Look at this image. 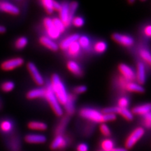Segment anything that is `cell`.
<instances>
[{
    "label": "cell",
    "instance_id": "6da1fadb",
    "mask_svg": "<svg viewBox=\"0 0 151 151\" xmlns=\"http://www.w3.org/2000/svg\"><path fill=\"white\" fill-rule=\"evenodd\" d=\"M50 84L55 95L56 96L60 104L65 106L67 101L69 94H67L65 85L61 81L59 76L56 73L52 74L50 78Z\"/></svg>",
    "mask_w": 151,
    "mask_h": 151
},
{
    "label": "cell",
    "instance_id": "7a4b0ae2",
    "mask_svg": "<svg viewBox=\"0 0 151 151\" xmlns=\"http://www.w3.org/2000/svg\"><path fill=\"white\" fill-rule=\"evenodd\" d=\"M46 97L45 99H46L47 102L50 105V108L52 109L55 114L57 116L61 117L63 116V109H62L61 104H60L59 101L57 99L56 96L55 95L53 91H52L51 86H50V83L46 84Z\"/></svg>",
    "mask_w": 151,
    "mask_h": 151
},
{
    "label": "cell",
    "instance_id": "3957f363",
    "mask_svg": "<svg viewBox=\"0 0 151 151\" xmlns=\"http://www.w3.org/2000/svg\"><path fill=\"white\" fill-rule=\"evenodd\" d=\"M80 116L94 122H103V114L93 109L83 108L80 111Z\"/></svg>",
    "mask_w": 151,
    "mask_h": 151
},
{
    "label": "cell",
    "instance_id": "277c9868",
    "mask_svg": "<svg viewBox=\"0 0 151 151\" xmlns=\"http://www.w3.org/2000/svg\"><path fill=\"white\" fill-rule=\"evenodd\" d=\"M24 64V60L22 58H14L4 60L0 65L1 70L4 71H10L19 68Z\"/></svg>",
    "mask_w": 151,
    "mask_h": 151
},
{
    "label": "cell",
    "instance_id": "5b68a950",
    "mask_svg": "<svg viewBox=\"0 0 151 151\" xmlns=\"http://www.w3.org/2000/svg\"><path fill=\"white\" fill-rule=\"evenodd\" d=\"M43 24L45 29H46L47 35H48L47 37L51 39L52 40L58 39L60 37V32L55 27L52 18H48V17L45 18L43 20Z\"/></svg>",
    "mask_w": 151,
    "mask_h": 151
},
{
    "label": "cell",
    "instance_id": "8992f818",
    "mask_svg": "<svg viewBox=\"0 0 151 151\" xmlns=\"http://www.w3.org/2000/svg\"><path fill=\"white\" fill-rule=\"evenodd\" d=\"M145 130L142 127H137L130 134L125 141L126 149L132 148L144 134Z\"/></svg>",
    "mask_w": 151,
    "mask_h": 151
},
{
    "label": "cell",
    "instance_id": "52a82bcc",
    "mask_svg": "<svg viewBox=\"0 0 151 151\" xmlns=\"http://www.w3.org/2000/svg\"><path fill=\"white\" fill-rule=\"evenodd\" d=\"M27 68L28 71L29 72L30 76H31L33 81H35V83L37 86H42L43 85H44L45 81L43 79V77L41 74V73L39 72V71L38 70L37 66L33 62H28L27 64Z\"/></svg>",
    "mask_w": 151,
    "mask_h": 151
},
{
    "label": "cell",
    "instance_id": "ba28073f",
    "mask_svg": "<svg viewBox=\"0 0 151 151\" xmlns=\"http://www.w3.org/2000/svg\"><path fill=\"white\" fill-rule=\"evenodd\" d=\"M68 141L64 135L55 136L50 143V148L52 150H62L67 146Z\"/></svg>",
    "mask_w": 151,
    "mask_h": 151
},
{
    "label": "cell",
    "instance_id": "9c48e42d",
    "mask_svg": "<svg viewBox=\"0 0 151 151\" xmlns=\"http://www.w3.org/2000/svg\"><path fill=\"white\" fill-rule=\"evenodd\" d=\"M0 11L12 16H18L20 13V9L18 6L6 1H0Z\"/></svg>",
    "mask_w": 151,
    "mask_h": 151
},
{
    "label": "cell",
    "instance_id": "30bf717a",
    "mask_svg": "<svg viewBox=\"0 0 151 151\" xmlns=\"http://www.w3.org/2000/svg\"><path fill=\"white\" fill-rule=\"evenodd\" d=\"M118 69L122 76L128 82H132L136 78V74L131 67L124 64H120L118 66Z\"/></svg>",
    "mask_w": 151,
    "mask_h": 151
},
{
    "label": "cell",
    "instance_id": "8fae6325",
    "mask_svg": "<svg viewBox=\"0 0 151 151\" xmlns=\"http://www.w3.org/2000/svg\"><path fill=\"white\" fill-rule=\"evenodd\" d=\"M120 85L123 87L125 90L129 92H137V93H143L144 92L145 90L141 85L136 83L133 82H128L125 79H121L120 80Z\"/></svg>",
    "mask_w": 151,
    "mask_h": 151
},
{
    "label": "cell",
    "instance_id": "7c38bea8",
    "mask_svg": "<svg viewBox=\"0 0 151 151\" xmlns=\"http://www.w3.org/2000/svg\"><path fill=\"white\" fill-rule=\"evenodd\" d=\"M46 88H38L30 90L26 94V97L29 100L37 99H45L46 97Z\"/></svg>",
    "mask_w": 151,
    "mask_h": 151
},
{
    "label": "cell",
    "instance_id": "4fadbf2b",
    "mask_svg": "<svg viewBox=\"0 0 151 151\" xmlns=\"http://www.w3.org/2000/svg\"><path fill=\"white\" fill-rule=\"evenodd\" d=\"M24 140L29 144H41L46 142L47 139L44 135L40 134H29L24 137Z\"/></svg>",
    "mask_w": 151,
    "mask_h": 151
},
{
    "label": "cell",
    "instance_id": "5bb4252c",
    "mask_svg": "<svg viewBox=\"0 0 151 151\" xmlns=\"http://www.w3.org/2000/svg\"><path fill=\"white\" fill-rule=\"evenodd\" d=\"M39 42L41 46L45 47L48 50H51V51L56 52L59 49V46L53 40H52L51 39H50L47 36H41L39 38Z\"/></svg>",
    "mask_w": 151,
    "mask_h": 151
},
{
    "label": "cell",
    "instance_id": "9a60e30c",
    "mask_svg": "<svg viewBox=\"0 0 151 151\" xmlns=\"http://www.w3.org/2000/svg\"><path fill=\"white\" fill-rule=\"evenodd\" d=\"M112 38L116 42L120 43L124 46H131L134 43V39L127 35L115 33L112 35Z\"/></svg>",
    "mask_w": 151,
    "mask_h": 151
},
{
    "label": "cell",
    "instance_id": "2e32d148",
    "mask_svg": "<svg viewBox=\"0 0 151 151\" xmlns=\"http://www.w3.org/2000/svg\"><path fill=\"white\" fill-rule=\"evenodd\" d=\"M62 4L61 10L59 12L60 19L62 20V22L65 24L66 27H69L70 24L69 22V4L67 2H63Z\"/></svg>",
    "mask_w": 151,
    "mask_h": 151
},
{
    "label": "cell",
    "instance_id": "e0dca14e",
    "mask_svg": "<svg viewBox=\"0 0 151 151\" xmlns=\"http://www.w3.org/2000/svg\"><path fill=\"white\" fill-rule=\"evenodd\" d=\"M136 79L141 86L146 81V69H145L144 64L139 62L137 64V73H136Z\"/></svg>",
    "mask_w": 151,
    "mask_h": 151
},
{
    "label": "cell",
    "instance_id": "ac0fdd59",
    "mask_svg": "<svg viewBox=\"0 0 151 151\" xmlns=\"http://www.w3.org/2000/svg\"><path fill=\"white\" fill-rule=\"evenodd\" d=\"M79 37H80V36L77 35V34L69 36V37H67L66 39H64L63 41H62L61 42H60L59 48L61 49V50H65V51L72 43L76 42V41H78Z\"/></svg>",
    "mask_w": 151,
    "mask_h": 151
},
{
    "label": "cell",
    "instance_id": "d6986e66",
    "mask_svg": "<svg viewBox=\"0 0 151 151\" xmlns=\"http://www.w3.org/2000/svg\"><path fill=\"white\" fill-rule=\"evenodd\" d=\"M14 129V124L9 119L0 120V132L3 134H10Z\"/></svg>",
    "mask_w": 151,
    "mask_h": 151
},
{
    "label": "cell",
    "instance_id": "ffe728a7",
    "mask_svg": "<svg viewBox=\"0 0 151 151\" xmlns=\"http://www.w3.org/2000/svg\"><path fill=\"white\" fill-rule=\"evenodd\" d=\"M76 100V95L75 94H70L68 95V99L66 104H65V109L67 113V116H71L74 113L75 107H74V102Z\"/></svg>",
    "mask_w": 151,
    "mask_h": 151
},
{
    "label": "cell",
    "instance_id": "44dd1931",
    "mask_svg": "<svg viewBox=\"0 0 151 151\" xmlns=\"http://www.w3.org/2000/svg\"><path fill=\"white\" fill-rule=\"evenodd\" d=\"M67 67L68 70L76 76H81L83 75L82 69H81L80 65L76 62L70 60L67 62Z\"/></svg>",
    "mask_w": 151,
    "mask_h": 151
},
{
    "label": "cell",
    "instance_id": "7402d4cb",
    "mask_svg": "<svg viewBox=\"0 0 151 151\" xmlns=\"http://www.w3.org/2000/svg\"><path fill=\"white\" fill-rule=\"evenodd\" d=\"M69 117L68 116H64L63 118H62V120H60V123L58 124L55 129V134L56 136L58 135H63L64 132L65 131L66 127H67V125L69 122Z\"/></svg>",
    "mask_w": 151,
    "mask_h": 151
},
{
    "label": "cell",
    "instance_id": "603a6c76",
    "mask_svg": "<svg viewBox=\"0 0 151 151\" xmlns=\"http://www.w3.org/2000/svg\"><path fill=\"white\" fill-rule=\"evenodd\" d=\"M27 127L29 129L35 130V131H46L48 129V125L43 122L33 120L28 122Z\"/></svg>",
    "mask_w": 151,
    "mask_h": 151
},
{
    "label": "cell",
    "instance_id": "cb8c5ba5",
    "mask_svg": "<svg viewBox=\"0 0 151 151\" xmlns=\"http://www.w3.org/2000/svg\"><path fill=\"white\" fill-rule=\"evenodd\" d=\"M151 112V103L145 104L140 106H137L132 109V113L137 115H145Z\"/></svg>",
    "mask_w": 151,
    "mask_h": 151
},
{
    "label": "cell",
    "instance_id": "d4e9b609",
    "mask_svg": "<svg viewBox=\"0 0 151 151\" xmlns=\"http://www.w3.org/2000/svg\"><path fill=\"white\" fill-rule=\"evenodd\" d=\"M9 146L11 151H19L20 148V142L18 136L14 135L9 139Z\"/></svg>",
    "mask_w": 151,
    "mask_h": 151
},
{
    "label": "cell",
    "instance_id": "484cf974",
    "mask_svg": "<svg viewBox=\"0 0 151 151\" xmlns=\"http://www.w3.org/2000/svg\"><path fill=\"white\" fill-rule=\"evenodd\" d=\"M80 50H81L80 45H79L78 41H76V42L72 43V44H71V46L67 48V51L69 55H70L71 57H76L79 54Z\"/></svg>",
    "mask_w": 151,
    "mask_h": 151
},
{
    "label": "cell",
    "instance_id": "4316f807",
    "mask_svg": "<svg viewBox=\"0 0 151 151\" xmlns=\"http://www.w3.org/2000/svg\"><path fill=\"white\" fill-rule=\"evenodd\" d=\"M28 43V39L25 37H20L18 38L15 41L14 46L17 50H22L27 46Z\"/></svg>",
    "mask_w": 151,
    "mask_h": 151
},
{
    "label": "cell",
    "instance_id": "83f0119b",
    "mask_svg": "<svg viewBox=\"0 0 151 151\" xmlns=\"http://www.w3.org/2000/svg\"><path fill=\"white\" fill-rule=\"evenodd\" d=\"M41 5L45 9L47 14L50 15L53 13V1L52 0H42L41 1Z\"/></svg>",
    "mask_w": 151,
    "mask_h": 151
},
{
    "label": "cell",
    "instance_id": "f1b7e54d",
    "mask_svg": "<svg viewBox=\"0 0 151 151\" xmlns=\"http://www.w3.org/2000/svg\"><path fill=\"white\" fill-rule=\"evenodd\" d=\"M1 90L4 92H10L15 88V83L13 81H7L3 82L0 86Z\"/></svg>",
    "mask_w": 151,
    "mask_h": 151
},
{
    "label": "cell",
    "instance_id": "f546056e",
    "mask_svg": "<svg viewBox=\"0 0 151 151\" xmlns=\"http://www.w3.org/2000/svg\"><path fill=\"white\" fill-rule=\"evenodd\" d=\"M114 146V142H113V140H111L110 139H104V140L101 143V150L103 151H109L112 150V149L115 148Z\"/></svg>",
    "mask_w": 151,
    "mask_h": 151
},
{
    "label": "cell",
    "instance_id": "4dcf8cb0",
    "mask_svg": "<svg viewBox=\"0 0 151 151\" xmlns=\"http://www.w3.org/2000/svg\"><path fill=\"white\" fill-rule=\"evenodd\" d=\"M78 7V4L76 1H73L69 4V24L72 23V20L74 17V14L76 11V9Z\"/></svg>",
    "mask_w": 151,
    "mask_h": 151
},
{
    "label": "cell",
    "instance_id": "1f68e13d",
    "mask_svg": "<svg viewBox=\"0 0 151 151\" xmlns=\"http://www.w3.org/2000/svg\"><path fill=\"white\" fill-rule=\"evenodd\" d=\"M120 115L126 119V120H128V121H131V120H133L134 117H133V114L131 111H129L127 109H122V108H119L118 106V113Z\"/></svg>",
    "mask_w": 151,
    "mask_h": 151
},
{
    "label": "cell",
    "instance_id": "d6a6232c",
    "mask_svg": "<svg viewBox=\"0 0 151 151\" xmlns=\"http://www.w3.org/2000/svg\"><path fill=\"white\" fill-rule=\"evenodd\" d=\"M52 22H53L55 27H56V29L60 32V34L63 33L66 29V26L65 24L62 22V20H60L59 18H52Z\"/></svg>",
    "mask_w": 151,
    "mask_h": 151
},
{
    "label": "cell",
    "instance_id": "836d02e7",
    "mask_svg": "<svg viewBox=\"0 0 151 151\" xmlns=\"http://www.w3.org/2000/svg\"><path fill=\"white\" fill-rule=\"evenodd\" d=\"M140 54L141 58L146 62L147 64H148L149 65L151 66V53L146 49H142L140 50Z\"/></svg>",
    "mask_w": 151,
    "mask_h": 151
},
{
    "label": "cell",
    "instance_id": "e575fe53",
    "mask_svg": "<svg viewBox=\"0 0 151 151\" xmlns=\"http://www.w3.org/2000/svg\"><path fill=\"white\" fill-rule=\"evenodd\" d=\"M107 48L106 43L104 41H98L94 44V49L95 52H98V53H102V52H105V50Z\"/></svg>",
    "mask_w": 151,
    "mask_h": 151
},
{
    "label": "cell",
    "instance_id": "d590c367",
    "mask_svg": "<svg viewBox=\"0 0 151 151\" xmlns=\"http://www.w3.org/2000/svg\"><path fill=\"white\" fill-rule=\"evenodd\" d=\"M78 42L80 45L81 48L87 49L89 48L90 45V41L89 38L87 37L86 36H82V37H79Z\"/></svg>",
    "mask_w": 151,
    "mask_h": 151
},
{
    "label": "cell",
    "instance_id": "8d00e7d4",
    "mask_svg": "<svg viewBox=\"0 0 151 151\" xmlns=\"http://www.w3.org/2000/svg\"><path fill=\"white\" fill-rule=\"evenodd\" d=\"M71 24H73V25L76 27H81L84 24V20L83 18H81L80 16L74 17L72 20V23Z\"/></svg>",
    "mask_w": 151,
    "mask_h": 151
},
{
    "label": "cell",
    "instance_id": "74e56055",
    "mask_svg": "<svg viewBox=\"0 0 151 151\" xmlns=\"http://www.w3.org/2000/svg\"><path fill=\"white\" fill-rule=\"evenodd\" d=\"M129 101L127 97H122L118 100V107L122 109H127V106L129 105Z\"/></svg>",
    "mask_w": 151,
    "mask_h": 151
},
{
    "label": "cell",
    "instance_id": "f35d334b",
    "mask_svg": "<svg viewBox=\"0 0 151 151\" xmlns=\"http://www.w3.org/2000/svg\"><path fill=\"white\" fill-rule=\"evenodd\" d=\"M99 130L106 137H109L111 135V130L106 124H101L99 127Z\"/></svg>",
    "mask_w": 151,
    "mask_h": 151
},
{
    "label": "cell",
    "instance_id": "ab89813d",
    "mask_svg": "<svg viewBox=\"0 0 151 151\" xmlns=\"http://www.w3.org/2000/svg\"><path fill=\"white\" fill-rule=\"evenodd\" d=\"M116 119V114H113V113H106V114H103V122L113 121V120H115Z\"/></svg>",
    "mask_w": 151,
    "mask_h": 151
},
{
    "label": "cell",
    "instance_id": "60d3db41",
    "mask_svg": "<svg viewBox=\"0 0 151 151\" xmlns=\"http://www.w3.org/2000/svg\"><path fill=\"white\" fill-rule=\"evenodd\" d=\"M143 123L145 127L147 128H151V112L145 115L143 119Z\"/></svg>",
    "mask_w": 151,
    "mask_h": 151
},
{
    "label": "cell",
    "instance_id": "b9f144b4",
    "mask_svg": "<svg viewBox=\"0 0 151 151\" xmlns=\"http://www.w3.org/2000/svg\"><path fill=\"white\" fill-rule=\"evenodd\" d=\"M87 90V88L84 86H77L73 89V92L76 94H82L85 92Z\"/></svg>",
    "mask_w": 151,
    "mask_h": 151
},
{
    "label": "cell",
    "instance_id": "7bdbcfd3",
    "mask_svg": "<svg viewBox=\"0 0 151 151\" xmlns=\"http://www.w3.org/2000/svg\"><path fill=\"white\" fill-rule=\"evenodd\" d=\"M102 112L104 113V114H106V113H113V114H115V113H118V106L106 108L104 109Z\"/></svg>",
    "mask_w": 151,
    "mask_h": 151
},
{
    "label": "cell",
    "instance_id": "ee69618b",
    "mask_svg": "<svg viewBox=\"0 0 151 151\" xmlns=\"http://www.w3.org/2000/svg\"><path fill=\"white\" fill-rule=\"evenodd\" d=\"M76 151H88V146L86 143H80L76 147Z\"/></svg>",
    "mask_w": 151,
    "mask_h": 151
},
{
    "label": "cell",
    "instance_id": "f6af8a7d",
    "mask_svg": "<svg viewBox=\"0 0 151 151\" xmlns=\"http://www.w3.org/2000/svg\"><path fill=\"white\" fill-rule=\"evenodd\" d=\"M143 32H144L145 35H146V37L151 38V24H148V25L146 26Z\"/></svg>",
    "mask_w": 151,
    "mask_h": 151
},
{
    "label": "cell",
    "instance_id": "bcb514c9",
    "mask_svg": "<svg viewBox=\"0 0 151 151\" xmlns=\"http://www.w3.org/2000/svg\"><path fill=\"white\" fill-rule=\"evenodd\" d=\"M61 8H62V4H60L59 2H58V1H53V9H54V11H58V12H60V11L61 10Z\"/></svg>",
    "mask_w": 151,
    "mask_h": 151
},
{
    "label": "cell",
    "instance_id": "7dc6e473",
    "mask_svg": "<svg viewBox=\"0 0 151 151\" xmlns=\"http://www.w3.org/2000/svg\"><path fill=\"white\" fill-rule=\"evenodd\" d=\"M99 151H103V150H99ZM109 151H127V150L126 148H114L112 150H109Z\"/></svg>",
    "mask_w": 151,
    "mask_h": 151
},
{
    "label": "cell",
    "instance_id": "c3c4849f",
    "mask_svg": "<svg viewBox=\"0 0 151 151\" xmlns=\"http://www.w3.org/2000/svg\"><path fill=\"white\" fill-rule=\"evenodd\" d=\"M6 32V28L4 26L0 25V34H4Z\"/></svg>",
    "mask_w": 151,
    "mask_h": 151
},
{
    "label": "cell",
    "instance_id": "681fc988",
    "mask_svg": "<svg viewBox=\"0 0 151 151\" xmlns=\"http://www.w3.org/2000/svg\"><path fill=\"white\" fill-rule=\"evenodd\" d=\"M129 2L131 3V4H132V3H134V1H129Z\"/></svg>",
    "mask_w": 151,
    "mask_h": 151
},
{
    "label": "cell",
    "instance_id": "f907efd6",
    "mask_svg": "<svg viewBox=\"0 0 151 151\" xmlns=\"http://www.w3.org/2000/svg\"><path fill=\"white\" fill-rule=\"evenodd\" d=\"M1 101H0V109H1Z\"/></svg>",
    "mask_w": 151,
    "mask_h": 151
}]
</instances>
